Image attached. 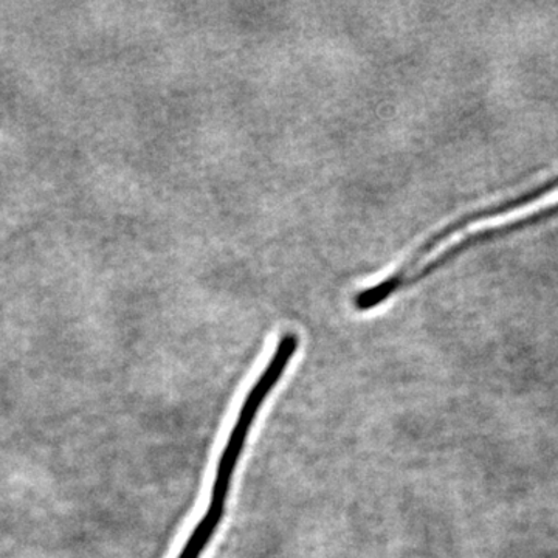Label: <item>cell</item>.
<instances>
[{
    "label": "cell",
    "instance_id": "obj_2",
    "mask_svg": "<svg viewBox=\"0 0 558 558\" xmlns=\"http://www.w3.org/2000/svg\"><path fill=\"white\" fill-rule=\"evenodd\" d=\"M557 216L558 202H554V204L535 209L534 213H529V215L521 216V218L499 223V226L486 227V229L473 231V233L468 234V236H462L461 240L451 244L450 247H447L444 252H440L435 259L422 264L421 269H418L413 277H410L409 282H407V288H409V286L416 284V282L422 281V279H425L429 277V275L435 274V271L442 269V267H446L447 264L451 263V260L457 259L458 256L464 255V253L470 248L478 247V245L487 244V242L499 240V238L509 236V234L517 233V231L531 229V227L538 226V223L546 222V220L557 218Z\"/></svg>",
    "mask_w": 558,
    "mask_h": 558
},
{
    "label": "cell",
    "instance_id": "obj_1",
    "mask_svg": "<svg viewBox=\"0 0 558 558\" xmlns=\"http://www.w3.org/2000/svg\"><path fill=\"white\" fill-rule=\"evenodd\" d=\"M554 191H558V175L556 178L546 180V182L539 183L535 189L526 191V193L517 194V196L510 197L499 202V204H492L488 207L473 209L468 215L461 216V218L451 220L446 227H442L439 231L428 238L424 244L418 245L416 252L407 259V263L402 267H399L395 274L389 275L379 284L373 286V288L362 290L355 295L354 306L357 311H369L374 307L380 306L381 303L391 299L396 292L400 289L407 288V282L411 275L416 274L421 269V264L424 263L428 255H432L436 248H439L444 242L451 240L457 234L465 233L472 227L478 226L481 222H487V220L502 218V216L509 215V213L519 211V209L529 207V205L535 204L545 199L546 196L553 194Z\"/></svg>",
    "mask_w": 558,
    "mask_h": 558
}]
</instances>
